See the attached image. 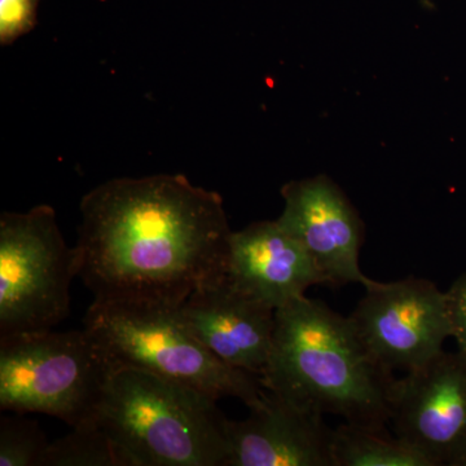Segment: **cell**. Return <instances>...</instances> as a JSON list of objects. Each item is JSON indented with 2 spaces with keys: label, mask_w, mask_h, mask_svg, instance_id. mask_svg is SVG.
Here are the masks:
<instances>
[{
  "label": "cell",
  "mask_w": 466,
  "mask_h": 466,
  "mask_svg": "<svg viewBox=\"0 0 466 466\" xmlns=\"http://www.w3.org/2000/svg\"><path fill=\"white\" fill-rule=\"evenodd\" d=\"M79 208L78 278L94 302L179 306L226 276L223 198L182 174L110 179Z\"/></svg>",
  "instance_id": "6da1fadb"
},
{
  "label": "cell",
  "mask_w": 466,
  "mask_h": 466,
  "mask_svg": "<svg viewBox=\"0 0 466 466\" xmlns=\"http://www.w3.org/2000/svg\"><path fill=\"white\" fill-rule=\"evenodd\" d=\"M395 377L373 360L351 319L303 297L275 311L266 390L320 415L383 429Z\"/></svg>",
  "instance_id": "7a4b0ae2"
},
{
  "label": "cell",
  "mask_w": 466,
  "mask_h": 466,
  "mask_svg": "<svg viewBox=\"0 0 466 466\" xmlns=\"http://www.w3.org/2000/svg\"><path fill=\"white\" fill-rule=\"evenodd\" d=\"M95 421L126 466H226L227 419L217 400L147 370H113Z\"/></svg>",
  "instance_id": "3957f363"
},
{
  "label": "cell",
  "mask_w": 466,
  "mask_h": 466,
  "mask_svg": "<svg viewBox=\"0 0 466 466\" xmlns=\"http://www.w3.org/2000/svg\"><path fill=\"white\" fill-rule=\"evenodd\" d=\"M85 329L113 370L135 368L191 386L214 400L238 398L248 407L265 397L260 377L228 366L189 333L177 306L94 302Z\"/></svg>",
  "instance_id": "277c9868"
},
{
  "label": "cell",
  "mask_w": 466,
  "mask_h": 466,
  "mask_svg": "<svg viewBox=\"0 0 466 466\" xmlns=\"http://www.w3.org/2000/svg\"><path fill=\"white\" fill-rule=\"evenodd\" d=\"M112 370L85 328L0 339V410L91 424Z\"/></svg>",
  "instance_id": "5b68a950"
},
{
  "label": "cell",
  "mask_w": 466,
  "mask_h": 466,
  "mask_svg": "<svg viewBox=\"0 0 466 466\" xmlns=\"http://www.w3.org/2000/svg\"><path fill=\"white\" fill-rule=\"evenodd\" d=\"M76 276L78 254L64 241L54 208L2 213L0 339L48 332L66 320Z\"/></svg>",
  "instance_id": "8992f818"
},
{
  "label": "cell",
  "mask_w": 466,
  "mask_h": 466,
  "mask_svg": "<svg viewBox=\"0 0 466 466\" xmlns=\"http://www.w3.org/2000/svg\"><path fill=\"white\" fill-rule=\"evenodd\" d=\"M349 318L373 360L390 373L425 366L452 337L447 294L425 279L373 281Z\"/></svg>",
  "instance_id": "52a82bcc"
},
{
  "label": "cell",
  "mask_w": 466,
  "mask_h": 466,
  "mask_svg": "<svg viewBox=\"0 0 466 466\" xmlns=\"http://www.w3.org/2000/svg\"><path fill=\"white\" fill-rule=\"evenodd\" d=\"M390 421L395 437L431 460L459 466L466 455V355L441 351L394 379Z\"/></svg>",
  "instance_id": "ba28073f"
},
{
  "label": "cell",
  "mask_w": 466,
  "mask_h": 466,
  "mask_svg": "<svg viewBox=\"0 0 466 466\" xmlns=\"http://www.w3.org/2000/svg\"><path fill=\"white\" fill-rule=\"evenodd\" d=\"M284 210L278 222L309 251L327 285L370 287L360 269L363 225L341 189L328 177L293 180L281 189Z\"/></svg>",
  "instance_id": "9c48e42d"
},
{
  "label": "cell",
  "mask_w": 466,
  "mask_h": 466,
  "mask_svg": "<svg viewBox=\"0 0 466 466\" xmlns=\"http://www.w3.org/2000/svg\"><path fill=\"white\" fill-rule=\"evenodd\" d=\"M189 333L220 360L262 375L271 355L275 309L238 290L223 276L177 306Z\"/></svg>",
  "instance_id": "30bf717a"
},
{
  "label": "cell",
  "mask_w": 466,
  "mask_h": 466,
  "mask_svg": "<svg viewBox=\"0 0 466 466\" xmlns=\"http://www.w3.org/2000/svg\"><path fill=\"white\" fill-rule=\"evenodd\" d=\"M241 421L227 420L226 466H333L323 415L267 390Z\"/></svg>",
  "instance_id": "8fae6325"
},
{
  "label": "cell",
  "mask_w": 466,
  "mask_h": 466,
  "mask_svg": "<svg viewBox=\"0 0 466 466\" xmlns=\"http://www.w3.org/2000/svg\"><path fill=\"white\" fill-rule=\"evenodd\" d=\"M226 276L275 311L306 297L309 288L327 285L309 251L278 220L231 233Z\"/></svg>",
  "instance_id": "7c38bea8"
},
{
  "label": "cell",
  "mask_w": 466,
  "mask_h": 466,
  "mask_svg": "<svg viewBox=\"0 0 466 466\" xmlns=\"http://www.w3.org/2000/svg\"><path fill=\"white\" fill-rule=\"evenodd\" d=\"M333 466H433L431 460L385 429L346 422L332 431Z\"/></svg>",
  "instance_id": "4fadbf2b"
},
{
  "label": "cell",
  "mask_w": 466,
  "mask_h": 466,
  "mask_svg": "<svg viewBox=\"0 0 466 466\" xmlns=\"http://www.w3.org/2000/svg\"><path fill=\"white\" fill-rule=\"evenodd\" d=\"M42 466H126L124 458L97 422L73 428L50 441Z\"/></svg>",
  "instance_id": "5bb4252c"
},
{
  "label": "cell",
  "mask_w": 466,
  "mask_h": 466,
  "mask_svg": "<svg viewBox=\"0 0 466 466\" xmlns=\"http://www.w3.org/2000/svg\"><path fill=\"white\" fill-rule=\"evenodd\" d=\"M16 415L0 420V466H42L50 441L38 422Z\"/></svg>",
  "instance_id": "9a60e30c"
},
{
  "label": "cell",
  "mask_w": 466,
  "mask_h": 466,
  "mask_svg": "<svg viewBox=\"0 0 466 466\" xmlns=\"http://www.w3.org/2000/svg\"><path fill=\"white\" fill-rule=\"evenodd\" d=\"M39 0H0V45L9 46L36 25Z\"/></svg>",
  "instance_id": "2e32d148"
},
{
  "label": "cell",
  "mask_w": 466,
  "mask_h": 466,
  "mask_svg": "<svg viewBox=\"0 0 466 466\" xmlns=\"http://www.w3.org/2000/svg\"><path fill=\"white\" fill-rule=\"evenodd\" d=\"M446 294L452 324V339L458 342L460 351L466 355V274L460 276Z\"/></svg>",
  "instance_id": "e0dca14e"
},
{
  "label": "cell",
  "mask_w": 466,
  "mask_h": 466,
  "mask_svg": "<svg viewBox=\"0 0 466 466\" xmlns=\"http://www.w3.org/2000/svg\"><path fill=\"white\" fill-rule=\"evenodd\" d=\"M459 466H466V455L465 458L461 460V462H460Z\"/></svg>",
  "instance_id": "ac0fdd59"
}]
</instances>
